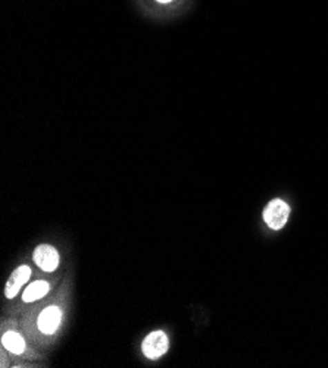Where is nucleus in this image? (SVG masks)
Instances as JSON below:
<instances>
[{
  "mask_svg": "<svg viewBox=\"0 0 328 368\" xmlns=\"http://www.w3.org/2000/svg\"><path fill=\"white\" fill-rule=\"evenodd\" d=\"M289 216H290L289 204L280 198L269 201L264 210V221L268 225V227L274 229V231H280V229L287 223Z\"/></svg>",
  "mask_w": 328,
  "mask_h": 368,
  "instance_id": "1",
  "label": "nucleus"
},
{
  "mask_svg": "<svg viewBox=\"0 0 328 368\" xmlns=\"http://www.w3.org/2000/svg\"><path fill=\"white\" fill-rule=\"evenodd\" d=\"M169 347V342L165 333L162 330L152 331L151 335L146 336L142 345V351L146 358L149 360H157L161 358L164 354H166Z\"/></svg>",
  "mask_w": 328,
  "mask_h": 368,
  "instance_id": "2",
  "label": "nucleus"
},
{
  "mask_svg": "<svg viewBox=\"0 0 328 368\" xmlns=\"http://www.w3.org/2000/svg\"><path fill=\"white\" fill-rule=\"evenodd\" d=\"M34 261L43 272H55L59 266V254L50 245H40L34 251Z\"/></svg>",
  "mask_w": 328,
  "mask_h": 368,
  "instance_id": "3",
  "label": "nucleus"
},
{
  "mask_svg": "<svg viewBox=\"0 0 328 368\" xmlns=\"http://www.w3.org/2000/svg\"><path fill=\"white\" fill-rule=\"evenodd\" d=\"M61 318L62 314L58 307L56 305L48 307L46 309H43L39 317V329L44 333V335H52V333H55L56 329L59 327Z\"/></svg>",
  "mask_w": 328,
  "mask_h": 368,
  "instance_id": "4",
  "label": "nucleus"
},
{
  "mask_svg": "<svg viewBox=\"0 0 328 368\" xmlns=\"http://www.w3.org/2000/svg\"><path fill=\"white\" fill-rule=\"evenodd\" d=\"M30 276H31V269L28 266H21L12 274H10V278L6 283V289H5L6 298H9V300L15 298L21 287L24 286V283L28 282Z\"/></svg>",
  "mask_w": 328,
  "mask_h": 368,
  "instance_id": "5",
  "label": "nucleus"
},
{
  "mask_svg": "<svg viewBox=\"0 0 328 368\" xmlns=\"http://www.w3.org/2000/svg\"><path fill=\"white\" fill-rule=\"evenodd\" d=\"M48 292H49V283L44 282V280H37L27 287L24 295H22V300H24L26 303L37 301V300H40V298L46 295Z\"/></svg>",
  "mask_w": 328,
  "mask_h": 368,
  "instance_id": "6",
  "label": "nucleus"
},
{
  "mask_svg": "<svg viewBox=\"0 0 328 368\" xmlns=\"http://www.w3.org/2000/svg\"><path fill=\"white\" fill-rule=\"evenodd\" d=\"M2 343H3V347L9 351V352H12V354H22L26 349V342L24 339H22L21 335H18L17 331H8L3 335L2 338Z\"/></svg>",
  "mask_w": 328,
  "mask_h": 368,
  "instance_id": "7",
  "label": "nucleus"
},
{
  "mask_svg": "<svg viewBox=\"0 0 328 368\" xmlns=\"http://www.w3.org/2000/svg\"><path fill=\"white\" fill-rule=\"evenodd\" d=\"M156 2H160V3H169V2H173V0H156Z\"/></svg>",
  "mask_w": 328,
  "mask_h": 368,
  "instance_id": "8",
  "label": "nucleus"
}]
</instances>
